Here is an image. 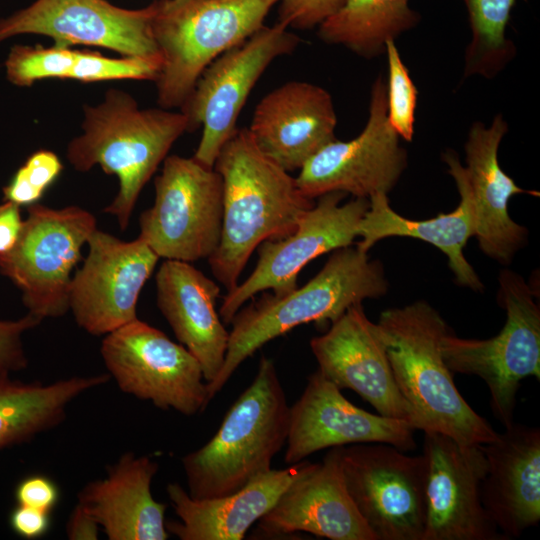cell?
I'll use <instances>...</instances> for the list:
<instances>
[{"instance_id":"obj_1","label":"cell","mask_w":540,"mask_h":540,"mask_svg":"<svg viewBox=\"0 0 540 540\" xmlns=\"http://www.w3.org/2000/svg\"><path fill=\"white\" fill-rule=\"evenodd\" d=\"M214 169L222 179L223 220L219 245L208 262L228 292L237 286L254 250L290 235L315 201L258 147L248 128H237L221 148Z\"/></svg>"},{"instance_id":"obj_2","label":"cell","mask_w":540,"mask_h":540,"mask_svg":"<svg viewBox=\"0 0 540 540\" xmlns=\"http://www.w3.org/2000/svg\"><path fill=\"white\" fill-rule=\"evenodd\" d=\"M396 385L416 430L484 445L498 432L466 402L441 351L449 327L427 301L384 310L377 323Z\"/></svg>"},{"instance_id":"obj_3","label":"cell","mask_w":540,"mask_h":540,"mask_svg":"<svg viewBox=\"0 0 540 540\" xmlns=\"http://www.w3.org/2000/svg\"><path fill=\"white\" fill-rule=\"evenodd\" d=\"M384 267L357 246L332 252L306 284L283 295L263 293L242 306L231 321L228 347L218 376L206 383L209 400L258 349L302 324L332 323L348 308L388 290Z\"/></svg>"},{"instance_id":"obj_4","label":"cell","mask_w":540,"mask_h":540,"mask_svg":"<svg viewBox=\"0 0 540 540\" xmlns=\"http://www.w3.org/2000/svg\"><path fill=\"white\" fill-rule=\"evenodd\" d=\"M186 131L181 111L141 109L127 92L109 89L100 104L84 107L82 133L69 142L66 157L77 171L99 165L117 176L118 193L104 212L125 231L143 187Z\"/></svg>"},{"instance_id":"obj_5","label":"cell","mask_w":540,"mask_h":540,"mask_svg":"<svg viewBox=\"0 0 540 540\" xmlns=\"http://www.w3.org/2000/svg\"><path fill=\"white\" fill-rule=\"evenodd\" d=\"M289 414L275 364L262 356L253 381L213 437L182 457L188 494L195 499L226 496L268 473L286 444Z\"/></svg>"},{"instance_id":"obj_6","label":"cell","mask_w":540,"mask_h":540,"mask_svg":"<svg viewBox=\"0 0 540 540\" xmlns=\"http://www.w3.org/2000/svg\"><path fill=\"white\" fill-rule=\"evenodd\" d=\"M280 0H158L152 33L162 56L161 108L181 107L204 70L264 26Z\"/></svg>"},{"instance_id":"obj_7","label":"cell","mask_w":540,"mask_h":540,"mask_svg":"<svg viewBox=\"0 0 540 540\" xmlns=\"http://www.w3.org/2000/svg\"><path fill=\"white\" fill-rule=\"evenodd\" d=\"M536 294L518 273L499 275L498 302L506 311L501 331L486 340L446 333L443 358L452 372L483 379L491 395L494 416L504 428L514 423L516 395L522 380H540V307Z\"/></svg>"},{"instance_id":"obj_8","label":"cell","mask_w":540,"mask_h":540,"mask_svg":"<svg viewBox=\"0 0 540 540\" xmlns=\"http://www.w3.org/2000/svg\"><path fill=\"white\" fill-rule=\"evenodd\" d=\"M27 214L15 245L0 254V273L20 290L28 313L58 318L69 311L72 271L97 228L96 218L76 205L54 209L34 203Z\"/></svg>"},{"instance_id":"obj_9","label":"cell","mask_w":540,"mask_h":540,"mask_svg":"<svg viewBox=\"0 0 540 540\" xmlns=\"http://www.w3.org/2000/svg\"><path fill=\"white\" fill-rule=\"evenodd\" d=\"M154 187V203L139 217V237L159 258L188 263L209 259L222 230L219 173L193 157L170 155Z\"/></svg>"},{"instance_id":"obj_10","label":"cell","mask_w":540,"mask_h":540,"mask_svg":"<svg viewBox=\"0 0 540 540\" xmlns=\"http://www.w3.org/2000/svg\"><path fill=\"white\" fill-rule=\"evenodd\" d=\"M346 490L376 540H422L426 460L386 443L340 447Z\"/></svg>"},{"instance_id":"obj_11","label":"cell","mask_w":540,"mask_h":540,"mask_svg":"<svg viewBox=\"0 0 540 540\" xmlns=\"http://www.w3.org/2000/svg\"><path fill=\"white\" fill-rule=\"evenodd\" d=\"M100 354L123 393L159 409L193 416L210 401L197 359L138 318L106 334Z\"/></svg>"},{"instance_id":"obj_12","label":"cell","mask_w":540,"mask_h":540,"mask_svg":"<svg viewBox=\"0 0 540 540\" xmlns=\"http://www.w3.org/2000/svg\"><path fill=\"white\" fill-rule=\"evenodd\" d=\"M299 41L279 22L263 26L204 70L180 107L188 131L203 127L194 159L214 167L221 148L237 130L240 112L259 78L275 59L293 52Z\"/></svg>"},{"instance_id":"obj_13","label":"cell","mask_w":540,"mask_h":540,"mask_svg":"<svg viewBox=\"0 0 540 540\" xmlns=\"http://www.w3.org/2000/svg\"><path fill=\"white\" fill-rule=\"evenodd\" d=\"M346 195L334 191L319 196L290 235L258 246L254 270L223 297L218 312L224 324H230L256 294L270 290L274 295H283L292 291L298 286V274L309 262L353 243L369 199L353 198L341 204Z\"/></svg>"},{"instance_id":"obj_14","label":"cell","mask_w":540,"mask_h":540,"mask_svg":"<svg viewBox=\"0 0 540 540\" xmlns=\"http://www.w3.org/2000/svg\"><path fill=\"white\" fill-rule=\"evenodd\" d=\"M407 167V152L387 115L386 83L372 85L369 116L361 133L348 141L333 140L300 169L296 183L310 199L339 191L354 198L388 194Z\"/></svg>"},{"instance_id":"obj_15","label":"cell","mask_w":540,"mask_h":540,"mask_svg":"<svg viewBox=\"0 0 540 540\" xmlns=\"http://www.w3.org/2000/svg\"><path fill=\"white\" fill-rule=\"evenodd\" d=\"M87 245L70 282L69 310L80 328L105 336L138 318V298L159 257L139 236L122 241L97 228Z\"/></svg>"},{"instance_id":"obj_16","label":"cell","mask_w":540,"mask_h":540,"mask_svg":"<svg viewBox=\"0 0 540 540\" xmlns=\"http://www.w3.org/2000/svg\"><path fill=\"white\" fill-rule=\"evenodd\" d=\"M426 514L422 540H506L481 497L487 460L482 445L424 432Z\"/></svg>"},{"instance_id":"obj_17","label":"cell","mask_w":540,"mask_h":540,"mask_svg":"<svg viewBox=\"0 0 540 540\" xmlns=\"http://www.w3.org/2000/svg\"><path fill=\"white\" fill-rule=\"evenodd\" d=\"M154 4L120 8L106 0H36L0 19V42L20 34H40L55 45L99 46L123 56L160 54L152 33Z\"/></svg>"},{"instance_id":"obj_18","label":"cell","mask_w":540,"mask_h":540,"mask_svg":"<svg viewBox=\"0 0 540 540\" xmlns=\"http://www.w3.org/2000/svg\"><path fill=\"white\" fill-rule=\"evenodd\" d=\"M416 429L407 421L373 414L352 404L318 369L290 406L284 461L293 465L325 448L386 443L414 450Z\"/></svg>"},{"instance_id":"obj_19","label":"cell","mask_w":540,"mask_h":540,"mask_svg":"<svg viewBox=\"0 0 540 540\" xmlns=\"http://www.w3.org/2000/svg\"><path fill=\"white\" fill-rule=\"evenodd\" d=\"M318 370L339 389H351L378 414L410 423L377 323L362 303L348 308L326 333L310 341Z\"/></svg>"},{"instance_id":"obj_20","label":"cell","mask_w":540,"mask_h":540,"mask_svg":"<svg viewBox=\"0 0 540 540\" xmlns=\"http://www.w3.org/2000/svg\"><path fill=\"white\" fill-rule=\"evenodd\" d=\"M340 447L331 448L322 462L310 463L289 485L258 520L261 536L307 532L331 540H376L346 490Z\"/></svg>"},{"instance_id":"obj_21","label":"cell","mask_w":540,"mask_h":540,"mask_svg":"<svg viewBox=\"0 0 540 540\" xmlns=\"http://www.w3.org/2000/svg\"><path fill=\"white\" fill-rule=\"evenodd\" d=\"M337 116L323 87L289 81L256 105L248 128L258 147L288 172L303 165L336 139Z\"/></svg>"},{"instance_id":"obj_22","label":"cell","mask_w":540,"mask_h":540,"mask_svg":"<svg viewBox=\"0 0 540 540\" xmlns=\"http://www.w3.org/2000/svg\"><path fill=\"white\" fill-rule=\"evenodd\" d=\"M482 448L483 505L506 540L518 538L540 521V430L513 423Z\"/></svg>"},{"instance_id":"obj_23","label":"cell","mask_w":540,"mask_h":540,"mask_svg":"<svg viewBox=\"0 0 540 540\" xmlns=\"http://www.w3.org/2000/svg\"><path fill=\"white\" fill-rule=\"evenodd\" d=\"M448 173L455 181L460 203L450 213H439L425 220L405 218L394 211L385 193L369 197V208L358 228L361 240L357 247L367 252L380 240L389 237H408L427 242L441 250L448 259V266L455 281L462 287L482 291L484 285L464 255L468 240L475 236L473 200L465 168L452 151L443 154Z\"/></svg>"},{"instance_id":"obj_24","label":"cell","mask_w":540,"mask_h":540,"mask_svg":"<svg viewBox=\"0 0 540 540\" xmlns=\"http://www.w3.org/2000/svg\"><path fill=\"white\" fill-rule=\"evenodd\" d=\"M508 126L501 115L489 127L472 125L465 144L464 167L469 182L475 216V237L479 248L501 264L511 263L526 244L528 230L516 223L508 213L510 198L519 193L539 195L517 186L500 167L498 149Z\"/></svg>"},{"instance_id":"obj_25","label":"cell","mask_w":540,"mask_h":540,"mask_svg":"<svg viewBox=\"0 0 540 540\" xmlns=\"http://www.w3.org/2000/svg\"><path fill=\"white\" fill-rule=\"evenodd\" d=\"M157 306L177 340L199 362L206 383L219 374L229 332L217 312L220 287L191 263L167 260L155 278Z\"/></svg>"},{"instance_id":"obj_26","label":"cell","mask_w":540,"mask_h":540,"mask_svg":"<svg viewBox=\"0 0 540 540\" xmlns=\"http://www.w3.org/2000/svg\"><path fill=\"white\" fill-rule=\"evenodd\" d=\"M159 465L149 456L126 452L90 481L77 501L95 518L109 540H166L167 505L156 501L151 484Z\"/></svg>"},{"instance_id":"obj_27","label":"cell","mask_w":540,"mask_h":540,"mask_svg":"<svg viewBox=\"0 0 540 540\" xmlns=\"http://www.w3.org/2000/svg\"><path fill=\"white\" fill-rule=\"evenodd\" d=\"M310 463L271 469L242 489L216 498L195 499L179 484L169 483L166 491L180 521L166 522V529L180 540H242Z\"/></svg>"},{"instance_id":"obj_28","label":"cell","mask_w":540,"mask_h":540,"mask_svg":"<svg viewBox=\"0 0 540 540\" xmlns=\"http://www.w3.org/2000/svg\"><path fill=\"white\" fill-rule=\"evenodd\" d=\"M110 379L108 373L72 376L48 384L0 378V452L57 427L72 401Z\"/></svg>"},{"instance_id":"obj_29","label":"cell","mask_w":540,"mask_h":540,"mask_svg":"<svg viewBox=\"0 0 540 540\" xmlns=\"http://www.w3.org/2000/svg\"><path fill=\"white\" fill-rule=\"evenodd\" d=\"M419 20L409 0H346L318 26V36L328 44L342 45L372 58L385 52L388 41H395Z\"/></svg>"},{"instance_id":"obj_30","label":"cell","mask_w":540,"mask_h":540,"mask_svg":"<svg viewBox=\"0 0 540 540\" xmlns=\"http://www.w3.org/2000/svg\"><path fill=\"white\" fill-rule=\"evenodd\" d=\"M472 30L470 45L471 71H479L483 64H496L507 49V22L515 0H463Z\"/></svg>"},{"instance_id":"obj_31","label":"cell","mask_w":540,"mask_h":540,"mask_svg":"<svg viewBox=\"0 0 540 540\" xmlns=\"http://www.w3.org/2000/svg\"><path fill=\"white\" fill-rule=\"evenodd\" d=\"M76 50L58 46L15 45L5 61L8 80L17 86H31L46 78H68L72 71Z\"/></svg>"},{"instance_id":"obj_32","label":"cell","mask_w":540,"mask_h":540,"mask_svg":"<svg viewBox=\"0 0 540 540\" xmlns=\"http://www.w3.org/2000/svg\"><path fill=\"white\" fill-rule=\"evenodd\" d=\"M162 68L161 54L109 58L98 52L76 50L69 79L95 82L117 79L156 80Z\"/></svg>"},{"instance_id":"obj_33","label":"cell","mask_w":540,"mask_h":540,"mask_svg":"<svg viewBox=\"0 0 540 540\" xmlns=\"http://www.w3.org/2000/svg\"><path fill=\"white\" fill-rule=\"evenodd\" d=\"M385 52L388 62L386 83L388 119L399 137L411 141L414 135L417 89L394 40L386 43Z\"/></svg>"},{"instance_id":"obj_34","label":"cell","mask_w":540,"mask_h":540,"mask_svg":"<svg viewBox=\"0 0 540 540\" xmlns=\"http://www.w3.org/2000/svg\"><path fill=\"white\" fill-rule=\"evenodd\" d=\"M62 168V163L54 152L39 150L33 153L3 188L4 200L19 206L37 203L59 176Z\"/></svg>"},{"instance_id":"obj_35","label":"cell","mask_w":540,"mask_h":540,"mask_svg":"<svg viewBox=\"0 0 540 540\" xmlns=\"http://www.w3.org/2000/svg\"><path fill=\"white\" fill-rule=\"evenodd\" d=\"M41 322L42 319L31 313L17 320L0 319V378L10 377L28 367L22 336Z\"/></svg>"},{"instance_id":"obj_36","label":"cell","mask_w":540,"mask_h":540,"mask_svg":"<svg viewBox=\"0 0 540 540\" xmlns=\"http://www.w3.org/2000/svg\"><path fill=\"white\" fill-rule=\"evenodd\" d=\"M346 0H280L279 23L299 30L319 26L336 13Z\"/></svg>"},{"instance_id":"obj_37","label":"cell","mask_w":540,"mask_h":540,"mask_svg":"<svg viewBox=\"0 0 540 540\" xmlns=\"http://www.w3.org/2000/svg\"><path fill=\"white\" fill-rule=\"evenodd\" d=\"M14 496L18 505L51 513L59 501L60 491L50 477L43 474H31L18 482Z\"/></svg>"},{"instance_id":"obj_38","label":"cell","mask_w":540,"mask_h":540,"mask_svg":"<svg viewBox=\"0 0 540 540\" xmlns=\"http://www.w3.org/2000/svg\"><path fill=\"white\" fill-rule=\"evenodd\" d=\"M9 524L19 537L28 540L38 539L50 529V513L17 504L10 513Z\"/></svg>"},{"instance_id":"obj_39","label":"cell","mask_w":540,"mask_h":540,"mask_svg":"<svg viewBox=\"0 0 540 540\" xmlns=\"http://www.w3.org/2000/svg\"><path fill=\"white\" fill-rule=\"evenodd\" d=\"M22 224L19 205L10 201L0 205V254L9 251L15 245Z\"/></svg>"},{"instance_id":"obj_40","label":"cell","mask_w":540,"mask_h":540,"mask_svg":"<svg viewBox=\"0 0 540 540\" xmlns=\"http://www.w3.org/2000/svg\"><path fill=\"white\" fill-rule=\"evenodd\" d=\"M100 525L89 511L77 501L66 523V536L70 540H97Z\"/></svg>"}]
</instances>
